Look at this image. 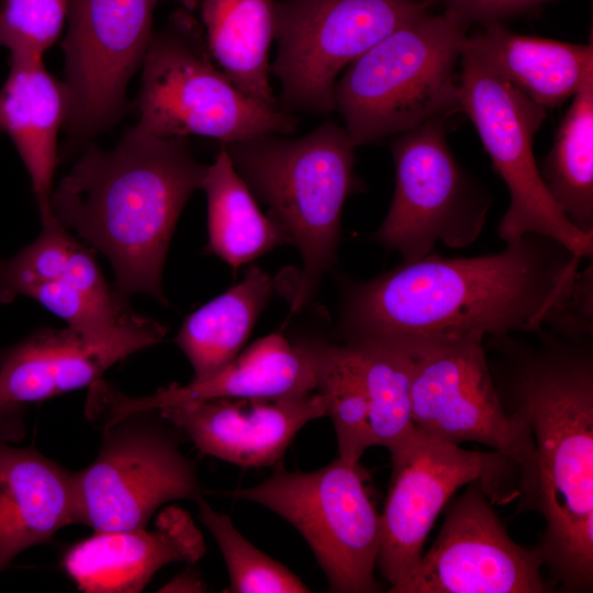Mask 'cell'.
<instances>
[{
    "mask_svg": "<svg viewBox=\"0 0 593 593\" xmlns=\"http://www.w3.org/2000/svg\"><path fill=\"white\" fill-rule=\"evenodd\" d=\"M581 257L527 233L497 251L448 258L435 251L368 281H347L338 332L410 357L450 343L538 333L566 312Z\"/></svg>",
    "mask_w": 593,
    "mask_h": 593,
    "instance_id": "6da1fadb",
    "label": "cell"
},
{
    "mask_svg": "<svg viewBox=\"0 0 593 593\" xmlns=\"http://www.w3.org/2000/svg\"><path fill=\"white\" fill-rule=\"evenodd\" d=\"M537 345L485 337L499 356L493 378L508 411L528 422L537 459L530 510L545 529L535 547L564 592L593 588V344L545 328Z\"/></svg>",
    "mask_w": 593,
    "mask_h": 593,
    "instance_id": "7a4b0ae2",
    "label": "cell"
},
{
    "mask_svg": "<svg viewBox=\"0 0 593 593\" xmlns=\"http://www.w3.org/2000/svg\"><path fill=\"white\" fill-rule=\"evenodd\" d=\"M206 169L188 138L134 126L111 150L85 149L53 189L52 213L108 258L120 298L145 293L166 304L161 281L170 239Z\"/></svg>",
    "mask_w": 593,
    "mask_h": 593,
    "instance_id": "3957f363",
    "label": "cell"
},
{
    "mask_svg": "<svg viewBox=\"0 0 593 593\" xmlns=\"http://www.w3.org/2000/svg\"><path fill=\"white\" fill-rule=\"evenodd\" d=\"M222 147L301 253L290 301V315L296 314L336 261L343 206L358 189L355 146L345 127L329 121L300 137L267 134Z\"/></svg>",
    "mask_w": 593,
    "mask_h": 593,
    "instance_id": "277c9868",
    "label": "cell"
},
{
    "mask_svg": "<svg viewBox=\"0 0 593 593\" xmlns=\"http://www.w3.org/2000/svg\"><path fill=\"white\" fill-rule=\"evenodd\" d=\"M468 25L448 10L427 12L347 67L336 82L335 110L355 147L461 110L458 66Z\"/></svg>",
    "mask_w": 593,
    "mask_h": 593,
    "instance_id": "5b68a950",
    "label": "cell"
},
{
    "mask_svg": "<svg viewBox=\"0 0 593 593\" xmlns=\"http://www.w3.org/2000/svg\"><path fill=\"white\" fill-rule=\"evenodd\" d=\"M137 100L139 131L161 138L191 135L222 144L267 134H292L298 118L244 94L217 66L204 31L178 9L153 32Z\"/></svg>",
    "mask_w": 593,
    "mask_h": 593,
    "instance_id": "8992f818",
    "label": "cell"
},
{
    "mask_svg": "<svg viewBox=\"0 0 593 593\" xmlns=\"http://www.w3.org/2000/svg\"><path fill=\"white\" fill-rule=\"evenodd\" d=\"M460 105L510 192L499 227L505 243L527 233L550 237L581 258L593 256V234L561 212L540 176L533 153L546 109L506 80L466 37L460 57Z\"/></svg>",
    "mask_w": 593,
    "mask_h": 593,
    "instance_id": "52a82bcc",
    "label": "cell"
},
{
    "mask_svg": "<svg viewBox=\"0 0 593 593\" xmlns=\"http://www.w3.org/2000/svg\"><path fill=\"white\" fill-rule=\"evenodd\" d=\"M227 495L262 505L290 523L312 549L329 591H380L373 571L381 514L359 463L337 458L311 472L277 469L259 484Z\"/></svg>",
    "mask_w": 593,
    "mask_h": 593,
    "instance_id": "ba28073f",
    "label": "cell"
},
{
    "mask_svg": "<svg viewBox=\"0 0 593 593\" xmlns=\"http://www.w3.org/2000/svg\"><path fill=\"white\" fill-rule=\"evenodd\" d=\"M388 450L392 473L377 567L390 588L416 568L437 516L461 486L480 481L496 504L522 496L517 467L495 450H466L415 425Z\"/></svg>",
    "mask_w": 593,
    "mask_h": 593,
    "instance_id": "9c48e42d",
    "label": "cell"
},
{
    "mask_svg": "<svg viewBox=\"0 0 593 593\" xmlns=\"http://www.w3.org/2000/svg\"><path fill=\"white\" fill-rule=\"evenodd\" d=\"M435 0H276L270 72L279 104L316 114L335 111L340 71Z\"/></svg>",
    "mask_w": 593,
    "mask_h": 593,
    "instance_id": "30bf717a",
    "label": "cell"
},
{
    "mask_svg": "<svg viewBox=\"0 0 593 593\" xmlns=\"http://www.w3.org/2000/svg\"><path fill=\"white\" fill-rule=\"evenodd\" d=\"M101 430L96 459L72 472L78 524L94 532L147 527L163 504L202 497L177 428L158 410L126 414Z\"/></svg>",
    "mask_w": 593,
    "mask_h": 593,
    "instance_id": "8fae6325",
    "label": "cell"
},
{
    "mask_svg": "<svg viewBox=\"0 0 593 593\" xmlns=\"http://www.w3.org/2000/svg\"><path fill=\"white\" fill-rule=\"evenodd\" d=\"M411 358L414 425L443 441L480 443L510 459L519 471L518 508L530 510L538 481L533 435L525 416L504 405L484 340L436 346Z\"/></svg>",
    "mask_w": 593,
    "mask_h": 593,
    "instance_id": "7c38bea8",
    "label": "cell"
},
{
    "mask_svg": "<svg viewBox=\"0 0 593 593\" xmlns=\"http://www.w3.org/2000/svg\"><path fill=\"white\" fill-rule=\"evenodd\" d=\"M433 120L400 133L391 149L395 188L373 239L414 261L441 243L465 248L482 233L491 197L455 159L444 131Z\"/></svg>",
    "mask_w": 593,
    "mask_h": 593,
    "instance_id": "4fadbf2b",
    "label": "cell"
},
{
    "mask_svg": "<svg viewBox=\"0 0 593 593\" xmlns=\"http://www.w3.org/2000/svg\"><path fill=\"white\" fill-rule=\"evenodd\" d=\"M157 0H68L63 44L69 96L66 127L86 141L120 119L130 79L153 35Z\"/></svg>",
    "mask_w": 593,
    "mask_h": 593,
    "instance_id": "5bb4252c",
    "label": "cell"
},
{
    "mask_svg": "<svg viewBox=\"0 0 593 593\" xmlns=\"http://www.w3.org/2000/svg\"><path fill=\"white\" fill-rule=\"evenodd\" d=\"M480 481L454 500L432 547L391 593H544L536 548L507 534Z\"/></svg>",
    "mask_w": 593,
    "mask_h": 593,
    "instance_id": "9a60e30c",
    "label": "cell"
},
{
    "mask_svg": "<svg viewBox=\"0 0 593 593\" xmlns=\"http://www.w3.org/2000/svg\"><path fill=\"white\" fill-rule=\"evenodd\" d=\"M41 221L33 243L0 259V303L31 298L67 326L99 339L122 336L148 321L110 288L93 253L75 234L54 215Z\"/></svg>",
    "mask_w": 593,
    "mask_h": 593,
    "instance_id": "2e32d148",
    "label": "cell"
},
{
    "mask_svg": "<svg viewBox=\"0 0 593 593\" xmlns=\"http://www.w3.org/2000/svg\"><path fill=\"white\" fill-rule=\"evenodd\" d=\"M316 389L314 363L303 339L290 344L280 334H270L210 377L193 379L184 385L171 383L150 395H126L100 379L89 387L85 413L91 424L102 429L137 411L214 399L290 398Z\"/></svg>",
    "mask_w": 593,
    "mask_h": 593,
    "instance_id": "e0dca14e",
    "label": "cell"
},
{
    "mask_svg": "<svg viewBox=\"0 0 593 593\" xmlns=\"http://www.w3.org/2000/svg\"><path fill=\"white\" fill-rule=\"evenodd\" d=\"M204 455L243 468L278 462L298 432L327 416L318 391L280 399H214L158 410Z\"/></svg>",
    "mask_w": 593,
    "mask_h": 593,
    "instance_id": "ac0fdd59",
    "label": "cell"
},
{
    "mask_svg": "<svg viewBox=\"0 0 593 593\" xmlns=\"http://www.w3.org/2000/svg\"><path fill=\"white\" fill-rule=\"evenodd\" d=\"M166 333L153 318L109 339L89 337L69 326L43 327L0 349V398L25 405L89 388L118 361L159 343Z\"/></svg>",
    "mask_w": 593,
    "mask_h": 593,
    "instance_id": "d6986e66",
    "label": "cell"
},
{
    "mask_svg": "<svg viewBox=\"0 0 593 593\" xmlns=\"http://www.w3.org/2000/svg\"><path fill=\"white\" fill-rule=\"evenodd\" d=\"M205 553L201 532L177 505L159 513L155 528L94 532L63 557L66 573L88 593H137L164 566L194 563Z\"/></svg>",
    "mask_w": 593,
    "mask_h": 593,
    "instance_id": "ffe728a7",
    "label": "cell"
},
{
    "mask_svg": "<svg viewBox=\"0 0 593 593\" xmlns=\"http://www.w3.org/2000/svg\"><path fill=\"white\" fill-rule=\"evenodd\" d=\"M0 433V573L25 549L78 524L72 472Z\"/></svg>",
    "mask_w": 593,
    "mask_h": 593,
    "instance_id": "44dd1931",
    "label": "cell"
},
{
    "mask_svg": "<svg viewBox=\"0 0 593 593\" xmlns=\"http://www.w3.org/2000/svg\"><path fill=\"white\" fill-rule=\"evenodd\" d=\"M69 96L41 57L10 56V71L0 89V132L14 144L31 179L41 219L51 216L57 134L65 125Z\"/></svg>",
    "mask_w": 593,
    "mask_h": 593,
    "instance_id": "7402d4cb",
    "label": "cell"
},
{
    "mask_svg": "<svg viewBox=\"0 0 593 593\" xmlns=\"http://www.w3.org/2000/svg\"><path fill=\"white\" fill-rule=\"evenodd\" d=\"M483 26L470 41L506 80L545 109L573 97L593 74L592 43L522 35L501 22Z\"/></svg>",
    "mask_w": 593,
    "mask_h": 593,
    "instance_id": "603a6c76",
    "label": "cell"
},
{
    "mask_svg": "<svg viewBox=\"0 0 593 593\" xmlns=\"http://www.w3.org/2000/svg\"><path fill=\"white\" fill-rule=\"evenodd\" d=\"M276 0H202L204 35L217 66L247 97L281 108L270 85Z\"/></svg>",
    "mask_w": 593,
    "mask_h": 593,
    "instance_id": "cb8c5ba5",
    "label": "cell"
},
{
    "mask_svg": "<svg viewBox=\"0 0 593 593\" xmlns=\"http://www.w3.org/2000/svg\"><path fill=\"white\" fill-rule=\"evenodd\" d=\"M275 287L270 275L250 266L238 284L186 317L175 342L190 361L193 379L210 377L239 353Z\"/></svg>",
    "mask_w": 593,
    "mask_h": 593,
    "instance_id": "d4e9b609",
    "label": "cell"
},
{
    "mask_svg": "<svg viewBox=\"0 0 593 593\" xmlns=\"http://www.w3.org/2000/svg\"><path fill=\"white\" fill-rule=\"evenodd\" d=\"M201 189L208 204V250L233 269L277 246L292 244L283 227L261 213L222 146L208 165Z\"/></svg>",
    "mask_w": 593,
    "mask_h": 593,
    "instance_id": "484cf974",
    "label": "cell"
},
{
    "mask_svg": "<svg viewBox=\"0 0 593 593\" xmlns=\"http://www.w3.org/2000/svg\"><path fill=\"white\" fill-rule=\"evenodd\" d=\"M539 172L566 217L593 234V74L572 97Z\"/></svg>",
    "mask_w": 593,
    "mask_h": 593,
    "instance_id": "4316f807",
    "label": "cell"
},
{
    "mask_svg": "<svg viewBox=\"0 0 593 593\" xmlns=\"http://www.w3.org/2000/svg\"><path fill=\"white\" fill-rule=\"evenodd\" d=\"M314 363L317 389L328 403L327 416L334 424L338 458L357 465L373 446L370 400L346 343L303 338Z\"/></svg>",
    "mask_w": 593,
    "mask_h": 593,
    "instance_id": "83f0119b",
    "label": "cell"
},
{
    "mask_svg": "<svg viewBox=\"0 0 593 593\" xmlns=\"http://www.w3.org/2000/svg\"><path fill=\"white\" fill-rule=\"evenodd\" d=\"M344 343L369 395L373 446L389 449L414 425L411 406L413 360L401 351L376 343Z\"/></svg>",
    "mask_w": 593,
    "mask_h": 593,
    "instance_id": "f1b7e54d",
    "label": "cell"
},
{
    "mask_svg": "<svg viewBox=\"0 0 593 593\" xmlns=\"http://www.w3.org/2000/svg\"><path fill=\"white\" fill-rule=\"evenodd\" d=\"M197 503L200 519L216 540L228 570L230 586L224 592H311L292 571L251 545L228 515L215 512L203 497Z\"/></svg>",
    "mask_w": 593,
    "mask_h": 593,
    "instance_id": "f546056e",
    "label": "cell"
},
{
    "mask_svg": "<svg viewBox=\"0 0 593 593\" xmlns=\"http://www.w3.org/2000/svg\"><path fill=\"white\" fill-rule=\"evenodd\" d=\"M68 0H0V46L10 56L41 57L58 37Z\"/></svg>",
    "mask_w": 593,
    "mask_h": 593,
    "instance_id": "4dcf8cb0",
    "label": "cell"
},
{
    "mask_svg": "<svg viewBox=\"0 0 593 593\" xmlns=\"http://www.w3.org/2000/svg\"><path fill=\"white\" fill-rule=\"evenodd\" d=\"M445 4L446 10L458 15L467 24L501 22L517 15L546 0H435Z\"/></svg>",
    "mask_w": 593,
    "mask_h": 593,
    "instance_id": "1f68e13d",
    "label": "cell"
},
{
    "mask_svg": "<svg viewBox=\"0 0 593 593\" xmlns=\"http://www.w3.org/2000/svg\"><path fill=\"white\" fill-rule=\"evenodd\" d=\"M23 404L9 402L0 398V433L10 440L23 435Z\"/></svg>",
    "mask_w": 593,
    "mask_h": 593,
    "instance_id": "d6a6232c",
    "label": "cell"
},
{
    "mask_svg": "<svg viewBox=\"0 0 593 593\" xmlns=\"http://www.w3.org/2000/svg\"><path fill=\"white\" fill-rule=\"evenodd\" d=\"M203 581L192 572H184L168 582L159 592H204Z\"/></svg>",
    "mask_w": 593,
    "mask_h": 593,
    "instance_id": "836d02e7",
    "label": "cell"
},
{
    "mask_svg": "<svg viewBox=\"0 0 593 593\" xmlns=\"http://www.w3.org/2000/svg\"><path fill=\"white\" fill-rule=\"evenodd\" d=\"M158 1V0H157ZM182 2V4L186 7V9H191L193 8L194 3H195V0H180Z\"/></svg>",
    "mask_w": 593,
    "mask_h": 593,
    "instance_id": "e575fe53",
    "label": "cell"
}]
</instances>
